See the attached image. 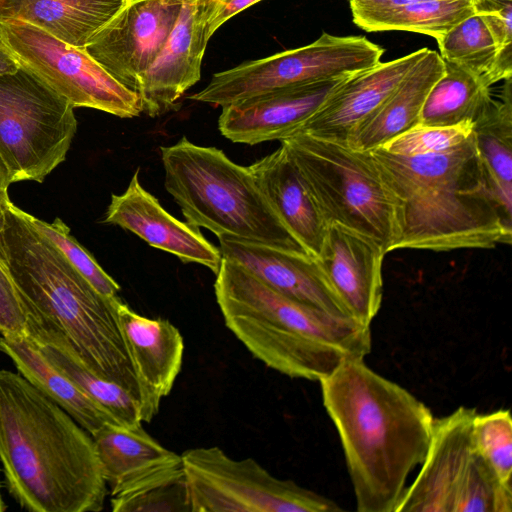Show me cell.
<instances>
[{
    "label": "cell",
    "instance_id": "10",
    "mask_svg": "<svg viewBox=\"0 0 512 512\" xmlns=\"http://www.w3.org/2000/svg\"><path fill=\"white\" fill-rule=\"evenodd\" d=\"M181 458L191 512L342 511L332 499L216 446L187 449Z\"/></svg>",
    "mask_w": 512,
    "mask_h": 512
},
{
    "label": "cell",
    "instance_id": "23",
    "mask_svg": "<svg viewBox=\"0 0 512 512\" xmlns=\"http://www.w3.org/2000/svg\"><path fill=\"white\" fill-rule=\"evenodd\" d=\"M444 72V61L427 50L378 110L353 133L349 146L371 151L419 124L426 97Z\"/></svg>",
    "mask_w": 512,
    "mask_h": 512
},
{
    "label": "cell",
    "instance_id": "20",
    "mask_svg": "<svg viewBox=\"0 0 512 512\" xmlns=\"http://www.w3.org/2000/svg\"><path fill=\"white\" fill-rule=\"evenodd\" d=\"M208 41L196 0H184L166 42L141 79L137 94L142 112L157 117L179 105L184 93L200 80Z\"/></svg>",
    "mask_w": 512,
    "mask_h": 512
},
{
    "label": "cell",
    "instance_id": "36",
    "mask_svg": "<svg viewBox=\"0 0 512 512\" xmlns=\"http://www.w3.org/2000/svg\"><path fill=\"white\" fill-rule=\"evenodd\" d=\"M473 7L488 27L498 51L512 46V1H477Z\"/></svg>",
    "mask_w": 512,
    "mask_h": 512
},
{
    "label": "cell",
    "instance_id": "28",
    "mask_svg": "<svg viewBox=\"0 0 512 512\" xmlns=\"http://www.w3.org/2000/svg\"><path fill=\"white\" fill-rule=\"evenodd\" d=\"M477 151L491 190L512 221V80L505 79L499 100L474 122Z\"/></svg>",
    "mask_w": 512,
    "mask_h": 512
},
{
    "label": "cell",
    "instance_id": "41",
    "mask_svg": "<svg viewBox=\"0 0 512 512\" xmlns=\"http://www.w3.org/2000/svg\"><path fill=\"white\" fill-rule=\"evenodd\" d=\"M6 509L5 504L3 502L1 492H0V512H3Z\"/></svg>",
    "mask_w": 512,
    "mask_h": 512
},
{
    "label": "cell",
    "instance_id": "3",
    "mask_svg": "<svg viewBox=\"0 0 512 512\" xmlns=\"http://www.w3.org/2000/svg\"><path fill=\"white\" fill-rule=\"evenodd\" d=\"M394 206L397 249L446 252L511 244L512 221L493 195L474 135L417 156L370 151Z\"/></svg>",
    "mask_w": 512,
    "mask_h": 512
},
{
    "label": "cell",
    "instance_id": "6",
    "mask_svg": "<svg viewBox=\"0 0 512 512\" xmlns=\"http://www.w3.org/2000/svg\"><path fill=\"white\" fill-rule=\"evenodd\" d=\"M167 192L186 222L228 236L307 253L275 215L249 166L182 137L161 147ZM308 254V253H307Z\"/></svg>",
    "mask_w": 512,
    "mask_h": 512
},
{
    "label": "cell",
    "instance_id": "22",
    "mask_svg": "<svg viewBox=\"0 0 512 512\" xmlns=\"http://www.w3.org/2000/svg\"><path fill=\"white\" fill-rule=\"evenodd\" d=\"M118 314L138 378L151 399L160 405L181 371L183 337L168 320L142 316L122 299Z\"/></svg>",
    "mask_w": 512,
    "mask_h": 512
},
{
    "label": "cell",
    "instance_id": "39",
    "mask_svg": "<svg viewBox=\"0 0 512 512\" xmlns=\"http://www.w3.org/2000/svg\"><path fill=\"white\" fill-rule=\"evenodd\" d=\"M8 192H0V263L7 268V256L4 243L5 214L10 203ZM8 269V268H7Z\"/></svg>",
    "mask_w": 512,
    "mask_h": 512
},
{
    "label": "cell",
    "instance_id": "2",
    "mask_svg": "<svg viewBox=\"0 0 512 512\" xmlns=\"http://www.w3.org/2000/svg\"><path fill=\"white\" fill-rule=\"evenodd\" d=\"M12 202L5 214L7 268L29 320L59 332L82 364L128 391L143 422L158 413L135 370L118 314L121 298L98 292Z\"/></svg>",
    "mask_w": 512,
    "mask_h": 512
},
{
    "label": "cell",
    "instance_id": "37",
    "mask_svg": "<svg viewBox=\"0 0 512 512\" xmlns=\"http://www.w3.org/2000/svg\"><path fill=\"white\" fill-rule=\"evenodd\" d=\"M262 0H196V9L200 22L204 26L207 38L229 19Z\"/></svg>",
    "mask_w": 512,
    "mask_h": 512
},
{
    "label": "cell",
    "instance_id": "21",
    "mask_svg": "<svg viewBox=\"0 0 512 512\" xmlns=\"http://www.w3.org/2000/svg\"><path fill=\"white\" fill-rule=\"evenodd\" d=\"M249 168L275 215L303 249L316 259L329 225L286 149L281 145Z\"/></svg>",
    "mask_w": 512,
    "mask_h": 512
},
{
    "label": "cell",
    "instance_id": "26",
    "mask_svg": "<svg viewBox=\"0 0 512 512\" xmlns=\"http://www.w3.org/2000/svg\"><path fill=\"white\" fill-rule=\"evenodd\" d=\"M353 22L367 32L408 31L435 40L474 14L472 0H349Z\"/></svg>",
    "mask_w": 512,
    "mask_h": 512
},
{
    "label": "cell",
    "instance_id": "42",
    "mask_svg": "<svg viewBox=\"0 0 512 512\" xmlns=\"http://www.w3.org/2000/svg\"><path fill=\"white\" fill-rule=\"evenodd\" d=\"M473 2L477 1H512V0H472Z\"/></svg>",
    "mask_w": 512,
    "mask_h": 512
},
{
    "label": "cell",
    "instance_id": "9",
    "mask_svg": "<svg viewBox=\"0 0 512 512\" xmlns=\"http://www.w3.org/2000/svg\"><path fill=\"white\" fill-rule=\"evenodd\" d=\"M77 130L73 106L19 68L0 75V158L11 184L43 182L67 155Z\"/></svg>",
    "mask_w": 512,
    "mask_h": 512
},
{
    "label": "cell",
    "instance_id": "35",
    "mask_svg": "<svg viewBox=\"0 0 512 512\" xmlns=\"http://www.w3.org/2000/svg\"><path fill=\"white\" fill-rule=\"evenodd\" d=\"M28 317L8 269L0 263V334L19 337L27 334Z\"/></svg>",
    "mask_w": 512,
    "mask_h": 512
},
{
    "label": "cell",
    "instance_id": "5",
    "mask_svg": "<svg viewBox=\"0 0 512 512\" xmlns=\"http://www.w3.org/2000/svg\"><path fill=\"white\" fill-rule=\"evenodd\" d=\"M214 291L226 327L267 367L320 381L344 359L365 358L370 326L292 299L222 259Z\"/></svg>",
    "mask_w": 512,
    "mask_h": 512
},
{
    "label": "cell",
    "instance_id": "25",
    "mask_svg": "<svg viewBox=\"0 0 512 512\" xmlns=\"http://www.w3.org/2000/svg\"><path fill=\"white\" fill-rule=\"evenodd\" d=\"M0 352L12 360L19 374L91 435L107 423L118 424L110 413L52 364L28 334L19 337L1 335Z\"/></svg>",
    "mask_w": 512,
    "mask_h": 512
},
{
    "label": "cell",
    "instance_id": "24",
    "mask_svg": "<svg viewBox=\"0 0 512 512\" xmlns=\"http://www.w3.org/2000/svg\"><path fill=\"white\" fill-rule=\"evenodd\" d=\"M125 0H0V20L30 24L84 50Z\"/></svg>",
    "mask_w": 512,
    "mask_h": 512
},
{
    "label": "cell",
    "instance_id": "38",
    "mask_svg": "<svg viewBox=\"0 0 512 512\" xmlns=\"http://www.w3.org/2000/svg\"><path fill=\"white\" fill-rule=\"evenodd\" d=\"M20 66L4 42L0 25V75L16 72Z\"/></svg>",
    "mask_w": 512,
    "mask_h": 512
},
{
    "label": "cell",
    "instance_id": "4",
    "mask_svg": "<svg viewBox=\"0 0 512 512\" xmlns=\"http://www.w3.org/2000/svg\"><path fill=\"white\" fill-rule=\"evenodd\" d=\"M0 460L32 512H99L108 488L93 438L21 374L0 370Z\"/></svg>",
    "mask_w": 512,
    "mask_h": 512
},
{
    "label": "cell",
    "instance_id": "15",
    "mask_svg": "<svg viewBox=\"0 0 512 512\" xmlns=\"http://www.w3.org/2000/svg\"><path fill=\"white\" fill-rule=\"evenodd\" d=\"M346 77L283 88L221 107L218 129L234 143L281 141L295 133Z\"/></svg>",
    "mask_w": 512,
    "mask_h": 512
},
{
    "label": "cell",
    "instance_id": "33",
    "mask_svg": "<svg viewBox=\"0 0 512 512\" xmlns=\"http://www.w3.org/2000/svg\"><path fill=\"white\" fill-rule=\"evenodd\" d=\"M474 123L455 126L417 125L396 136L381 148L400 156H417L442 152L460 145L473 133Z\"/></svg>",
    "mask_w": 512,
    "mask_h": 512
},
{
    "label": "cell",
    "instance_id": "18",
    "mask_svg": "<svg viewBox=\"0 0 512 512\" xmlns=\"http://www.w3.org/2000/svg\"><path fill=\"white\" fill-rule=\"evenodd\" d=\"M91 436L111 498L184 476L181 455L162 446L142 424L107 423Z\"/></svg>",
    "mask_w": 512,
    "mask_h": 512
},
{
    "label": "cell",
    "instance_id": "27",
    "mask_svg": "<svg viewBox=\"0 0 512 512\" xmlns=\"http://www.w3.org/2000/svg\"><path fill=\"white\" fill-rule=\"evenodd\" d=\"M27 334L56 368L110 413L119 425L142 424L141 408L135 398L118 384L87 369L59 332L28 319Z\"/></svg>",
    "mask_w": 512,
    "mask_h": 512
},
{
    "label": "cell",
    "instance_id": "12",
    "mask_svg": "<svg viewBox=\"0 0 512 512\" xmlns=\"http://www.w3.org/2000/svg\"><path fill=\"white\" fill-rule=\"evenodd\" d=\"M1 32L18 65L73 108L86 107L120 118L142 112L138 94L112 77L85 50L24 22L0 20Z\"/></svg>",
    "mask_w": 512,
    "mask_h": 512
},
{
    "label": "cell",
    "instance_id": "30",
    "mask_svg": "<svg viewBox=\"0 0 512 512\" xmlns=\"http://www.w3.org/2000/svg\"><path fill=\"white\" fill-rule=\"evenodd\" d=\"M436 41L444 61L467 69L490 87L498 82V49L480 15L474 13L463 19Z\"/></svg>",
    "mask_w": 512,
    "mask_h": 512
},
{
    "label": "cell",
    "instance_id": "31",
    "mask_svg": "<svg viewBox=\"0 0 512 512\" xmlns=\"http://www.w3.org/2000/svg\"><path fill=\"white\" fill-rule=\"evenodd\" d=\"M472 438L476 451L484 459L497 479L512 487V419L510 411L499 409L490 413H476L472 424Z\"/></svg>",
    "mask_w": 512,
    "mask_h": 512
},
{
    "label": "cell",
    "instance_id": "8",
    "mask_svg": "<svg viewBox=\"0 0 512 512\" xmlns=\"http://www.w3.org/2000/svg\"><path fill=\"white\" fill-rule=\"evenodd\" d=\"M474 408L435 418L428 450L395 512H511L512 488L503 485L476 451Z\"/></svg>",
    "mask_w": 512,
    "mask_h": 512
},
{
    "label": "cell",
    "instance_id": "29",
    "mask_svg": "<svg viewBox=\"0 0 512 512\" xmlns=\"http://www.w3.org/2000/svg\"><path fill=\"white\" fill-rule=\"evenodd\" d=\"M492 101L490 86L467 69L444 61V72L426 97L418 125L474 123L487 111Z\"/></svg>",
    "mask_w": 512,
    "mask_h": 512
},
{
    "label": "cell",
    "instance_id": "14",
    "mask_svg": "<svg viewBox=\"0 0 512 512\" xmlns=\"http://www.w3.org/2000/svg\"><path fill=\"white\" fill-rule=\"evenodd\" d=\"M385 255L382 245L372 237L332 223L316 258L326 281L349 315L367 326L381 307Z\"/></svg>",
    "mask_w": 512,
    "mask_h": 512
},
{
    "label": "cell",
    "instance_id": "13",
    "mask_svg": "<svg viewBox=\"0 0 512 512\" xmlns=\"http://www.w3.org/2000/svg\"><path fill=\"white\" fill-rule=\"evenodd\" d=\"M184 0H125L85 51L112 77L137 93L166 42Z\"/></svg>",
    "mask_w": 512,
    "mask_h": 512
},
{
    "label": "cell",
    "instance_id": "34",
    "mask_svg": "<svg viewBox=\"0 0 512 512\" xmlns=\"http://www.w3.org/2000/svg\"><path fill=\"white\" fill-rule=\"evenodd\" d=\"M110 502L114 512L189 511L185 475Z\"/></svg>",
    "mask_w": 512,
    "mask_h": 512
},
{
    "label": "cell",
    "instance_id": "19",
    "mask_svg": "<svg viewBox=\"0 0 512 512\" xmlns=\"http://www.w3.org/2000/svg\"><path fill=\"white\" fill-rule=\"evenodd\" d=\"M218 240L223 258L276 291L327 313L352 318L309 254L228 236Z\"/></svg>",
    "mask_w": 512,
    "mask_h": 512
},
{
    "label": "cell",
    "instance_id": "32",
    "mask_svg": "<svg viewBox=\"0 0 512 512\" xmlns=\"http://www.w3.org/2000/svg\"><path fill=\"white\" fill-rule=\"evenodd\" d=\"M30 224L47 238L66 258V260L81 273L90 284L107 297H116L120 291L118 283L111 278L96 262L93 256L71 235L69 227L56 218L48 223L35 216L25 213Z\"/></svg>",
    "mask_w": 512,
    "mask_h": 512
},
{
    "label": "cell",
    "instance_id": "40",
    "mask_svg": "<svg viewBox=\"0 0 512 512\" xmlns=\"http://www.w3.org/2000/svg\"><path fill=\"white\" fill-rule=\"evenodd\" d=\"M10 184L8 170L0 158V192H8Z\"/></svg>",
    "mask_w": 512,
    "mask_h": 512
},
{
    "label": "cell",
    "instance_id": "16",
    "mask_svg": "<svg viewBox=\"0 0 512 512\" xmlns=\"http://www.w3.org/2000/svg\"><path fill=\"white\" fill-rule=\"evenodd\" d=\"M427 50L424 47L347 76L296 132L348 145L354 131L378 110Z\"/></svg>",
    "mask_w": 512,
    "mask_h": 512
},
{
    "label": "cell",
    "instance_id": "17",
    "mask_svg": "<svg viewBox=\"0 0 512 512\" xmlns=\"http://www.w3.org/2000/svg\"><path fill=\"white\" fill-rule=\"evenodd\" d=\"M104 222L126 229L150 246L177 256L184 263H197L218 273L223 256L198 227L169 214L139 180V169L127 189L112 194Z\"/></svg>",
    "mask_w": 512,
    "mask_h": 512
},
{
    "label": "cell",
    "instance_id": "11",
    "mask_svg": "<svg viewBox=\"0 0 512 512\" xmlns=\"http://www.w3.org/2000/svg\"><path fill=\"white\" fill-rule=\"evenodd\" d=\"M383 53L364 36L323 33L309 45L217 72L189 99L224 107L283 88L349 76L377 65Z\"/></svg>",
    "mask_w": 512,
    "mask_h": 512
},
{
    "label": "cell",
    "instance_id": "7",
    "mask_svg": "<svg viewBox=\"0 0 512 512\" xmlns=\"http://www.w3.org/2000/svg\"><path fill=\"white\" fill-rule=\"evenodd\" d=\"M297 166L328 225L336 223L378 241L391 252L394 206L370 151L295 132L280 141Z\"/></svg>",
    "mask_w": 512,
    "mask_h": 512
},
{
    "label": "cell",
    "instance_id": "1",
    "mask_svg": "<svg viewBox=\"0 0 512 512\" xmlns=\"http://www.w3.org/2000/svg\"><path fill=\"white\" fill-rule=\"evenodd\" d=\"M344 359L319 381L342 446L359 512H395L407 478L428 450L435 417L406 388Z\"/></svg>",
    "mask_w": 512,
    "mask_h": 512
}]
</instances>
